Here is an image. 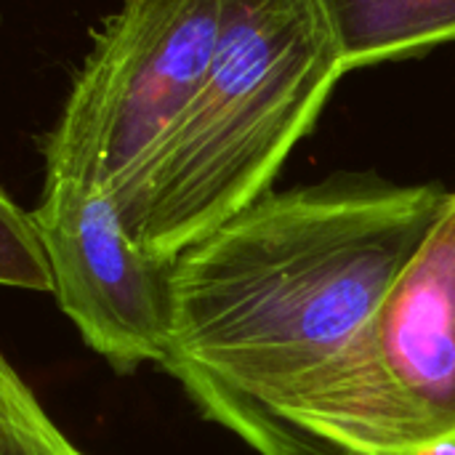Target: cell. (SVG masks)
<instances>
[{"instance_id": "6da1fadb", "label": "cell", "mask_w": 455, "mask_h": 455, "mask_svg": "<svg viewBox=\"0 0 455 455\" xmlns=\"http://www.w3.org/2000/svg\"><path fill=\"white\" fill-rule=\"evenodd\" d=\"M451 200L376 176L267 192L168 264L160 368L211 421L277 400L371 320Z\"/></svg>"}, {"instance_id": "7a4b0ae2", "label": "cell", "mask_w": 455, "mask_h": 455, "mask_svg": "<svg viewBox=\"0 0 455 455\" xmlns=\"http://www.w3.org/2000/svg\"><path fill=\"white\" fill-rule=\"evenodd\" d=\"M347 75L317 0H224L213 64L184 112L112 192L160 267L272 192Z\"/></svg>"}, {"instance_id": "3957f363", "label": "cell", "mask_w": 455, "mask_h": 455, "mask_svg": "<svg viewBox=\"0 0 455 455\" xmlns=\"http://www.w3.org/2000/svg\"><path fill=\"white\" fill-rule=\"evenodd\" d=\"M216 424L259 455H416L455 440V192L379 309L325 365Z\"/></svg>"}, {"instance_id": "277c9868", "label": "cell", "mask_w": 455, "mask_h": 455, "mask_svg": "<svg viewBox=\"0 0 455 455\" xmlns=\"http://www.w3.org/2000/svg\"><path fill=\"white\" fill-rule=\"evenodd\" d=\"M224 0H123L45 139V176L109 189L184 112L219 51Z\"/></svg>"}, {"instance_id": "5b68a950", "label": "cell", "mask_w": 455, "mask_h": 455, "mask_svg": "<svg viewBox=\"0 0 455 455\" xmlns=\"http://www.w3.org/2000/svg\"><path fill=\"white\" fill-rule=\"evenodd\" d=\"M51 272V293L91 352L112 371L163 365L168 347V267L147 259L123 229L107 187L45 176L29 211Z\"/></svg>"}, {"instance_id": "8992f818", "label": "cell", "mask_w": 455, "mask_h": 455, "mask_svg": "<svg viewBox=\"0 0 455 455\" xmlns=\"http://www.w3.org/2000/svg\"><path fill=\"white\" fill-rule=\"evenodd\" d=\"M349 69L455 43V0H317Z\"/></svg>"}, {"instance_id": "52a82bcc", "label": "cell", "mask_w": 455, "mask_h": 455, "mask_svg": "<svg viewBox=\"0 0 455 455\" xmlns=\"http://www.w3.org/2000/svg\"><path fill=\"white\" fill-rule=\"evenodd\" d=\"M0 455H88L51 419L40 397L0 352Z\"/></svg>"}, {"instance_id": "ba28073f", "label": "cell", "mask_w": 455, "mask_h": 455, "mask_svg": "<svg viewBox=\"0 0 455 455\" xmlns=\"http://www.w3.org/2000/svg\"><path fill=\"white\" fill-rule=\"evenodd\" d=\"M0 285L16 291H51V272L32 219L0 187Z\"/></svg>"}]
</instances>
